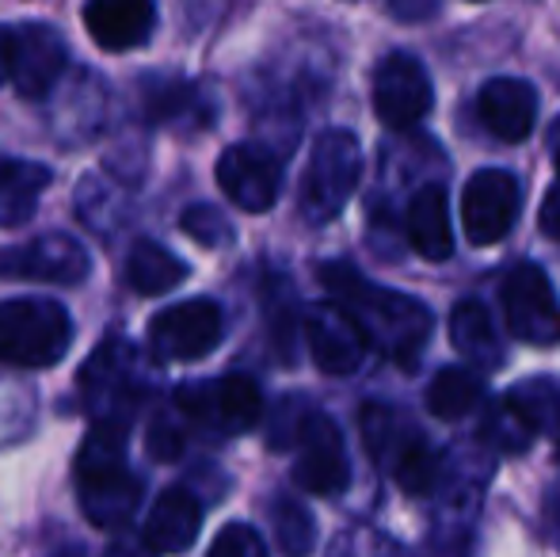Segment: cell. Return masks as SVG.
Masks as SVG:
<instances>
[{
	"mask_svg": "<svg viewBox=\"0 0 560 557\" xmlns=\"http://www.w3.org/2000/svg\"><path fill=\"white\" fill-rule=\"evenodd\" d=\"M320 282L339 305L351 310V317L362 325L370 348L385 351L397 363H416L420 348L431 336V310L412 294L377 287L351 264H325Z\"/></svg>",
	"mask_w": 560,
	"mask_h": 557,
	"instance_id": "cell-1",
	"label": "cell"
},
{
	"mask_svg": "<svg viewBox=\"0 0 560 557\" xmlns=\"http://www.w3.org/2000/svg\"><path fill=\"white\" fill-rule=\"evenodd\" d=\"M122 423H92L81 454H77V497L96 527L118 531L141 508V477L126 462Z\"/></svg>",
	"mask_w": 560,
	"mask_h": 557,
	"instance_id": "cell-2",
	"label": "cell"
},
{
	"mask_svg": "<svg viewBox=\"0 0 560 557\" xmlns=\"http://www.w3.org/2000/svg\"><path fill=\"white\" fill-rule=\"evenodd\" d=\"M153 390V367L126 336H107L92 359L81 367V394L92 423H122L138 417L141 402Z\"/></svg>",
	"mask_w": 560,
	"mask_h": 557,
	"instance_id": "cell-3",
	"label": "cell"
},
{
	"mask_svg": "<svg viewBox=\"0 0 560 557\" xmlns=\"http://www.w3.org/2000/svg\"><path fill=\"white\" fill-rule=\"evenodd\" d=\"M73 348V317L54 298H8L0 302V363L43 371Z\"/></svg>",
	"mask_w": 560,
	"mask_h": 557,
	"instance_id": "cell-4",
	"label": "cell"
},
{
	"mask_svg": "<svg viewBox=\"0 0 560 557\" xmlns=\"http://www.w3.org/2000/svg\"><path fill=\"white\" fill-rule=\"evenodd\" d=\"M362 439H366V451L393 481L400 485L412 497H423V492L435 489L439 481V454L423 443V436L412 428L408 420H400L393 409L385 405H366L359 417Z\"/></svg>",
	"mask_w": 560,
	"mask_h": 557,
	"instance_id": "cell-5",
	"label": "cell"
},
{
	"mask_svg": "<svg viewBox=\"0 0 560 557\" xmlns=\"http://www.w3.org/2000/svg\"><path fill=\"white\" fill-rule=\"evenodd\" d=\"M362 176V146L351 130H325L313 141L310 164L302 176L298 207L310 225H325L343 214L347 199L354 195Z\"/></svg>",
	"mask_w": 560,
	"mask_h": 557,
	"instance_id": "cell-6",
	"label": "cell"
},
{
	"mask_svg": "<svg viewBox=\"0 0 560 557\" xmlns=\"http://www.w3.org/2000/svg\"><path fill=\"white\" fill-rule=\"evenodd\" d=\"M225 336L222 305L210 298H187L161 310L149 325V351L164 363H195L210 356Z\"/></svg>",
	"mask_w": 560,
	"mask_h": 557,
	"instance_id": "cell-7",
	"label": "cell"
},
{
	"mask_svg": "<svg viewBox=\"0 0 560 557\" xmlns=\"http://www.w3.org/2000/svg\"><path fill=\"white\" fill-rule=\"evenodd\" d=\"M287 443H294V481L305 492H317V497H336L351 485V462H347L343 436L325 413H302L290 431Z\"/></svg>",
	"mask_w": 560,
	"mask_h": 557,
	"instance_id": "cell-8",
	"label": "cell"
},
{
	"mask_svg": "<svg viewBox=\"0 0 560 557\" xmlns=\"http://www.w3.org/2000/svg\"><path fill=\"white\" fill-rule=\"evenodd\" d=\"M176 409L214 431H248L264 417V394L248 374H222L218 382H191L179 390Z\"/></svg>",
	"mask_w": 560,
	"mask_h": 557,
	"instance_id": "cell-9",
	"label": "cell"
},
{
	"mask_svg": "<svg viewBox=\"0 0 560 557\" xmlns=\"http://www.w3.org/2000/svg\"><path fill=\"white\" fill-rule=\"evenodd\" d=\"M503 317L523 344H534V348L560 344V302L553 282L538 264H518L503 279Z\"/></svg>",
	"mask_w": 560,
	"mask_h": 557,
	"instance_id": "cell-10",
	"label": "cell"
},
{
	"mask_svg": "<svg viewBox=\"0 0 560 557\" xmlns=\"http://www.w3.org/2000/svg\"><path fill=\"white\" fill-rule=\"evenodd\" d=\"M92 276V256L69 233H38L23 245L0 248V279L77 287Z\"/></svg>",
	"mask_w": 560,
	"mask_h": 557,
	"instance_id": "cell-11",
	"label": "cell"
},
{
	"mask_svg": "<svg viewBox=\"0 0 560 557\" xmlns=\"http://www.w3.org/2000/svg\"><path fill=\"white\" fill-rule=\"evenodd\" d=\"M435 104V89L420 58L412 54H389L374 69V112L389 130H412L428 119Z\"/></svg>",
	"mask_w": 560,
	"mask_h": 557,
	"instance_id": "cell-12",
	"label": "cell"
},
{
	"mask_svg": "<svg viewBox=\"0 0 560 557\" xmlns=\"http://www.w3.org/2000/svg\"><path fill=\"white\" fill-rule=\"evenodd\" d=\"M518 179L503 169H480L465 184L462 222L472 245H495L511 233L518 218Z\"/></svg>",
	"mask_w": 560,
	"mask_h": 557,
	"instance_id": "cell-13",
	"label": "cell"
},
{
	"mask_svg": "<svg viewBox=\"0 0 560 557\" xmlns=\"http://www.w3.org/2000/svg\"><path fill=\"white\" fill-rule=\"evenodd\" d=\"M305 340H310V351H313V363L320 367L325 374H354L366 359V333L362 325L351 317L347 305H339L336 298L332 302H320L305 313Z\"/></svg>",
	"mask_w": 560,
	"mask_h": 557,
	"instance_id": "cell-14",
	"label": "cell"
},
{
	"mask_svg": "<svg viewBox=\"0 0 560 557\" xmlns=\"http://www.w3.org/2000/svg\"><path fill=\"white\" fill-rule=\"evenodd\" d=\"M218 187L229 195V202H236L248 214H264L279 202L282 192V169L275 161V153H267L264 146H229L218 156Z\"/></svg>",
	"mask_w": 560,
	"mask_h": 557,
	"instance_id": "cell-15",
	"label": "cell"
},
{
	"mask_svg": "<svg viewBox=\"0 0 560 557\" xmlns=\"http://www.w3.org/2000/svg\"><path fill=\"white\" fill-rule=\"evenodd\" d=\"M69 66V46L46 23L12 27V84L23 100H43Z\"/></svg>",
	"mask_w": 560,
	"mask_h": 557,
	"instance_id": "cell-16",
	"label": "cell"
},
{
	"mask_svg": "<svg viewBox=\"0 0 560 557\" xmlns=\"http://www.w3.org/2000/svg\"><path fill=\"white\" fill-rule=\"evenodd\" d=\"M84 27H89L92 43L100 50H138L153 38L156 0H89L84 4Z\"/></svg>",
	"mask_w": 560,
	"mask_h": 557,
	"instance_id": "cell-17",
	"label": "cell"
},
{
	"mask_svg": "<svg viewBox=\"0 0 560 557\" xmlns=\"http://www.w3.org/2000/svg\"><path fill=\"white\" fill-rule=\"evenodd\" d=\"M477 115L488 127V135L500 141H523L538 119V92L518 77H495L480 89Z\"/></svg>",
	"mask_w": 560,
	"mask_h": 557,
	"instance_id": "cell-18",
	"label": "cell"
},
{
	"mask_svg": "<svg viewBox=\"0 0 560 557\" xmlns=\"http://www.w3.org/2000/svg\"><path fill=\"white\" fill-rule=\"evenodd\" d=\"M202 504L187 489H164L145 520V543L153 554H184L199 538Z\"/></svg>",
	"mask_w": 560,
	"mask_h": 557,
	"instance_id": "cell-19",
	"label": "cell"
},
{
	"mask_svg": "<svg viewBox=\"0 0 560 557\" xmlns=\"http://www.w3.org/2000/svg\"><path fill=\"white\" fill-rule=\"evenodd\" d=\"M141 112L164 127H202L210 123V104L199 84L184 77H145L138 84Z\"/></svg>",
	"mask_w": 560,
	"mask_h": 557,
	"instance_id": "cell-20",
	"label": "cell"
},
{
	"mask_svg": "<svg viewBox=\"0 0 560 557\" xmlns=\"http://www.w3.org/2000/svg\"><path fill=\"white\" fill-rule=\"evenodd\" d=\"M405 230L423 260H450V253H454V225H450V202L443 187L431 184L412 195Z\"/></svg>",
	"mask_w": 560,
	"mask_h": 557,
	"instance_id": "cell-21",
	"label": "cell"
},
{
	"mask_svg": "<svg viewBox=\"0 0 560 557\" xmlns=\"http://www.w3.org/2000/svg\"><path fill=\"white\" fill-rule=\"evenodd\" d=\"M54 172L38 161L0 156V225H23L35 218L38 199L50 187Z\"/></svg>",
	"mask_w": 560,
	"mask_h": 557,
	"instance_id": "cell-22",
	"label": "cell"
},
{
	"mask_svg": "<svg viewBox=\"0 0 560 557\" xmlns=\"http://www.w3.org/2000/svg\"><path fill=\"white\" fill-rule=\"evenodd\" d=\"M450 344L469 359L472 367H500L503 348L492 328V317L480 302H457L450 313Z\"/></svg>",
	"mask_w": 560,
	"mask_h": 557,
	"instance_id": "cell-23",
	"label": "cell"
},
{
	"mask_svg": "<svg viewBox=\"0 0 560 557\" xmlns=\"http://www.w3.org/2000/svg\"><path fill=\"white\" fill-rule=\"evenodd\" d=\"M187 279V264L176 260L164 245L156 241H138L126 256V282H130L138 294H168L179 282Z\"/></svg>",
	"mask_w": 560,
	"mask_h": 557,
	"instance_id": "cell-24",
	"label": "cell"
},
{
	"mask_svg": "<svg viewBox=\"0 0 560 557\" xmlns=\"http://www.w3.org/2000/svg\"><path fill=\"white\" fill-rule=\"evenodd\" d=\"M485 402V382L469 367H443L428 386V409L439 420H462Z\"/></svg>",
	"mask_w": 560,
	"mask_h": 557,
	"instance_id": "cell-25",
	"label": "cell"
},
{
	"mask_svg": "<svg viewBox=\"0 0 560 557\" xmlns=\"http://www.w3.org/2000/svg\"><path fill=\"white\" fill-rule=\"evenodd\" d=\"M480 436H485L500 454H518V451H526V446L534 443L538 428H534V420L526 417L523 405L515 402V394H503L500 402L488 409Z\"/></svg>",
	"mask_w": 560,
	"mask_h": 557,
	"instance_id": "cell-26",
	"label": "cell"
},
{
	"mask_svg": "<svg viewBox=\"0 0 560 557\" xmlns=\"http://www.w3.org/2000/svg\"><path fill=\"white\" fill-rule=\"evenodd\" d=\"M271 523L275 538H279V550L287 557H310L317 546V520L302 500L279 497L271 504Z\"/></svg>",
	"mask_w": 560,
	"mask_h": 557,
	"instance_id": "cell-27",
	"label": "cell"
},
{
	"mask_svg": "<svg viewBox=\"0 0 560 557\" xmlns=\"http://www.w3.org/2000/svg\"><path fill=\"white\" fill-rule=\"evenodd\" d=\"M515 402L526 409V417L534 420V428L546 431L557 446V459H560V382L553 379H530L526 386L511 390Z\"/></svg>",
	"mask_w": 560,
	"mask_h": 557,
	"instance_id": "cell-28",
	"label": "cell"
},
{
	"mask_svg": "<svg viewBox=\"0 0 560 557\" xmlns=\"http://www.w3.org/2000/svg\"><path fill=\"white\" fill-rule=\"evenodd\" d=\"M179 225H184L187 237L199 241V245H207V248L233 245V225H229V218L218 207H207V202L187 207L184 218H179Z\"/></svg>",
	"mask_w": 560,
	"mask_h": 557,
	"instance_id": "cell-29",
	"label": "cell"
},
{
	"mask_svg": "<svg viewBox=\"0 0 560 557\" xmlns=\"http://www.w3.org/2000/svg\"><path fill=\"white\" fill-rule=\"evenodd\" d=\"M210 557H267V546L248 523H225L210 543Z\"/></svg>",
	"mask_w": 560,
	"mask_h": 557,
	"instance_id": "cell-30",
	"label": "cell"
},
{
	"mask_svg": "<svg viewBox=\"0 0 560 557\" xmlns=\"http://www.w3.org/2000/svg\"><path fill=\"white\" fill-rule=\"evenodd\" d=\"M149 451L153 459L172 462L179 451H184V431L176 428V417H156L153 431H149Z\"/></svg>",
	"mask_w": 560,
	"mask_h": 557,
	"instance_id": "cell-31",
	"label": "cell"
},
{
	"mask_svg": "<svg viewBox=\"0 0 560 557\" xmlns=\"http://www.w3.org/2000/svg\"><path fill=\"white\" fill-rule=\"evenodd\" d=\"M538 222H541V233H546V237H553L557 245H560V184L549 187V195L541 199Z\"/></svg>",
	"mask_w": 560,
	"mask_h": 557,
	"instance_id": "cell-32",
	"label": "cell"
},
{
	"mask_svg": "<svg viewBox=\"0 0 560 557\" xmlns=\"http://www.w3.org/2000/svg\"><path fill=\"white\" fill-rule=\"evenodd\" d=\"M389 12L400 20H423L435 12V0H389Z\"/></svg>",
	"mask_w": 560,
	"mask_h": 557,
	"instance_id": "cell-33",
	"label": "cell"
},
{
	"mask_svg": "<svg viewBox=\"0 0 560 557\" xmlns=\"http://www.w3.org/2000/svg\"><path fill=\"white\" fill-rule=\"evenodd\" d=\"M12 81V27H0V84Z\"/></svg>",
	"mask_w": 560,
	"mask_h": 557,
	"instance_id": "cell-34",
	"label": "cell"
},
{
	"mask_svg": "<svg viewBox=\"0 0 560 557\" xmlns=\"http://www.w3.org/2000/svg\"><path fill=\"white\" fill-rule=\"evenodd\" d=\"M145 546L149 543H118V546H112V554H107V557H153Z\"/></svg>",
	"mask_w": 560,
	"mask_h": 557,
	"instance_id": "cell-35",
	"label": "cell"
},
{
	"mask_svg": "<svg viewBox=\"0 0 560 557\" xmlns=\"http://www.w3.org/2000/svg\"><path fill=\"white\" fill-rule=\"evenodd\" d=\"M549 146H553V161H557V176H560V119L549 130Z\"/></svg>",
	"mask_w": 560,
	"mask_h": 557,
	"instance_id": "cell-36",
	"label": "cell"
}]
</instances>
